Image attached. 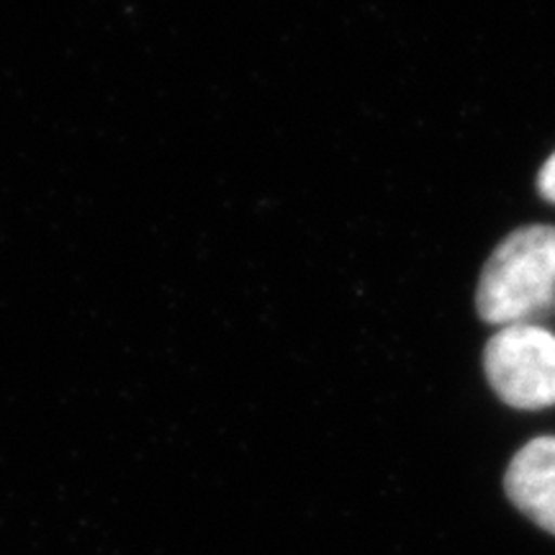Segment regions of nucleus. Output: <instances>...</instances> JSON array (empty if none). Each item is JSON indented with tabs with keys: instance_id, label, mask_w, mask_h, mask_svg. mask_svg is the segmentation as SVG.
Listing matches in <instances>:
<instances>
[{
	"instance_id": "obj_4",
	"label": "nucleus",
	"mask_w": 555,
	"mask_h": 555,
	"mask_svg": "<svg viewBox=\"0 0 555 555\" xmlns=\"http://www.w3.org/2000/svg\"><path fill=\"white\" fill-rule=\"evenodd\" d=\"M538 191L545 201L555 204V152L545 159V165L538 172Z\"/></svg>"
},
{
	"instance_id": "obj_3",
	"label": "nucleus",
	"mask_w": 555,
	"mask_h": 555,
	"mask_svg": "<svg viewBox=\"0 0 555 555\" xmlns=\"http://www.w3.org/2000/svg\"><path fill=\"white\" fill-rule=\"evenodd\" d=\"M506 494L532 522L555 535V437H538L512 457Z\"/></svg>"
},
{
	"instance_id": "obj_2",
	"label": "nucleus",
	"mask_w": 555,
	"mask_h": 555,
	"mask_svg": "<svg viewBox=\"0 0 555 555\" xmlns=\"http://www.w3.org/2000/svg\"><path fill=\"white\" fill-rule=\"evenodd\" d=\"M486 378L504 404L555 406V335L538 324L499 327L486 343Z\"/></svg>"
},
{
	"instance_id": "obj_1",
	"label": "nucleus",
	"mask_w": 555,
	"mask_h": 555,
	"mask_svg": "<svg viewBox=\"0 0 555 555\" xmlns=\"http://www.w3.org/2000/svg\"><path fill=\"white\" fill-rule=\"evenodd\" d=\"M555 304V227L530 224L512 232L486 260L476 309L494 327L532 324Z\"/></svg>"
}]
</instances>
